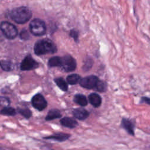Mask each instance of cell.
<instances>
[{
    "instance_id": "cell-10",
    "label": "cell",
    "mask_w": 150,
    "mask_h": 150,
    "mask_svg": "<svg viewBox=\"0 0 150 150\" xmlns=\"http://www.w3.org/2000/svg\"><path fill=\"white\" fill-rule=\"evenodd\" d=\"M73 114L76 118L79 120H84L89 116L88 111L83 108H77L73 110Z\"/></svg>"
},
{
    "instance_id": "cell-27",
    "label": "cell",
    "mask_w": 150,
    "mask_h": 150,
    "mask_svg": "<svg viewBox=\"0 0 150 150\" xmlns=\"http://www.w3.org/2000/svg\"><path fill=\"white\" fill-rule=\"evenodd\" d=\"M142 101H141V103H147L148 104H149V98H148V97H142Z\"/></svg>"
},
{
    "instance_id": "cell-19",
    "label": "cell",
    "mask_w": 150,
    "mask_h": 150,
    "mask_svg": "<svg viewBox=\"0 0 150 150\" xmlns=\"http://www.w3.org/2000/svg\"><path fill=\"white\" fill-rule=\"evenodd\" d=\"M80 76L77 74H71L69 75L67 78L66 80L69 84L74 85L79 82L80 80Z\"/></svg>"
},
{
    "instance_id": "cell-25",
    "label": "cell",
    "mask_w": 150,
    "mask_h": 150,
    "mask_svg": "<svg viewBox=\"0 0 150 150\" xmlns=\"http://www.w3.org/2000/svg\"><path fill=\"white\" fill-rule=\"evenodd\" d=\"M93 64V60L91 58L88 57L87 60H85V63L83 66V70H89L92 67Z\"/></svg>"
},
{
    "instance_id": "cell-5",
    "label": "cell",
    "mask_w": 150,
    "mask_h": 150,
    "mask_svg": "<svg viewBox=\"0 0 150 150\" xmlns=\"http://www.w3.org/2000/svg\"><path fill=\"white\" fill-rule=\"evenodd\" d=\"M62 59L61 66L63 69L67 71H73L76 68V60L71 56L66 55L63 56Z\"/></svg>"
},
{
    "instance_id": "cell-24",
    "label": "cell",
    "mask_w": 150,
    "mask_h": 150,
    "mask_svg": "<svg viewBox=\"0 0 150 150\" xmlns=\"http://www.w3.org/2000/svg\"><path fill=\"white\" fill-rule=\"evenodd\" d=\"M19 37L22 40H27L29 39L30 35L28 33V31L26 29H22L19 33Z\"/></svg>"
},
{
    "instance_id": "cell-20",
    "label": "cell",
    "mask_w": 150,
    "mask_h": 150,
    "mask_svg": "<svg viewBox=\"0 0 150 150\" xmlns=\"http://www.w3.org/2000/svg\"><path fill=\"white\" fill-rule=\"evenodd\" d=\"M0 66L5 71H10L12 70V63L9 60H0Z\"/></svg>"
},
{
    "instance_id": "cell-21",
    "label": "cell",
    "mask_w": 150,
    "mask_h": 150,
    "mask_svg": "<svg viewBox=\"0 0 150 150\" xmlns=\"http://www.w3.org/2000/svg\"><path fill=\"white\" fill-rule=\"evenodd\" d=\"M94 88L99 92H104L107 90V84L104 81L98 80Z\"/></svg>"
},
{
    "instance_id": "cell-8",
    "label": "cell",
    "mask_w": 150,
    "mask_h": 150,
    "mask_svg": "<svg viewBox=\"0 0 150 150\" xmlns=\"http://www.w3.org/2000/svg\"><path fill=\"white\" fill-rule=\"evenodd\" d=\"M98 80V78L97 76L91 75L80 79L79 81V84L83 88L87 89H93L94 88Z\"/></svg>"
},
{
    "instance_id": "cell-11",
    "label": "cell",
    "mask_w": 150,
    "mask_h": 150,
    "mask_svg": "<svg viewBox=\"0 0 150 150\" xmlns=\"http://www.w3.org/2000/svg\"><path fill=\"white\" fill-rule=\"evenodd\" d=\"M70 137V134L59 132V133L54 134L48 136V137H44V138L47 139H53V140L57 141L59 142H63V141H65L66 140L68 139Z\"/></svg>"
},
{
    "instance_id": "cell-9",
    "label": "cell",
    "mask_w": 150,
    "mask_h": 150,
    "mask_svg": "<svg viewBox=\"0 0 150 150\" xmlns=\"http://www.w3.org/2000/svg\"><path fill=\"white\" fill-rule=\"evenodd\" d=\"M121 127L125 129L128 134L131 135H134L135 124L132 120L128 118H122L121 120Z\"/></svg>"
},
{
    "instance_id": "cell-6",
    "label": "cell",
    "mask_w": 150,
    "mask_h": 150,
    "mask_svg": "<svg viewBox=\"0 0 150 150\" xmlns=\"http://www.w3.org/2000/svg\"><path fill=\"white\" fill-rule=\"evenodd\" d=\"M39 66V63L32 58L30 55H27L23 59L21 63L20 68L23 71L30 70L36 69Z\"/></svg>"
},
{
    "instance_id": "cell-16",
    "label": "cell",
    "mask_w": 150,
    "mask_h": 150,
    "mask_svg": "<svg viewBox=\"0 0 150 150\" xmlns=\"http://www.w3.org/2000/svg\"><path fill=\"white\" fill-rule=\"evenodd\" d=\"M0 114L6 116H14L16 114V111L13 107L6 106L0 110Z\"/></svg>"
},
{
    "instance_id": "cell-1",
    "label": "cell",
    "mask_w": 150,
    "mask_h": 150,
    "mask_svg": "<svg viewBox=\"0 0 150 150\" xmlns=\"http://www.w3.org/2000/svg\"><path fill=\"white\" fill-rule=\"evenodd\" d=\"M32 15V11L26 6L13 8L9 12V16L11 19L18 24L26 23L30 20Z\"/></svg>"
},
{
    "instance_id": "cell-23",
    "label": "cell",
    "mask_w": 150,
    "mask_h": 150,
    "mask_svg": "<svg viewBox=\"0 0 150 150\" xmlns=\"http://www.w3.org/2000/svg\"><path fill=\"white\" fill-rule=\"evenodd\" d=\"M11 101L10 100L6 97L4 96H0V106L4 107L6 106H9L10 105Z\"/></svg>"
},
{
    "instance_id": "cell-18",
    "label": "cell",
    "mask_w": 150,
    "mask_h": 150,
    "mask_svg": "<svg viewBox=\"0 0 150 150\" xmlns=\"http://www.w3.org/2000/svg\"><path fill=\"white\" fill-rule=\"evenodd\" d=\"M62 59L59 56H54L51 57L48 61V66L50 67L61 66Z\"/></svg>"
},
{
    "instance_id": "cell-2",
    "label": "cell",
    "mask_w": 150,
    "mask_h": 150,
    "mask_svg": "<svg viewBox=\"0 0 150 150\" xmlns=\"http://www.w3.org/2000/svg\"><path fill=\"white\" fill-rule=\"evenodd\" d=\"M57 51V47L53 41L49 39H40L34 45V52L40 56L47 53H54Z\"/></svg>"
},
{
    "instance_id": "cell-7",
    "label": "cell",
    "mask_w": 150,
    "mask_h": 150,
    "mask_svg": "<svg viewBox=\"0 0 150 150\" xmlns=\"http://www.w3.org/2000/svg\"><path fill=\"white\" fill-rule=\"evenodd\" d=\"M33 107L39 111L43 110L47 105V102L44 98V97L38 93L35 94L31 100Z\"/></svg>"
},
{
    "instance_id": "cell-4",
    "label": "cell",
    "mask_w": 150,
    "mask_h": 150,
    "mask_svg": "<svg viewBox=\"0 0 150 150\" xmlns=\"http://www.w3.org/2000/svg\"><path fill=\"white\" fill-rule=\"evenodd\" d=\"M0 30L5 38L8 39H13L18 35L16 27L7 21H3L0 23Z\"/></svg>"
},
{
    "instance_id": "cell-3",
    "label": "cell",
    "mask_w": 150,
    "mask_h": 150,
    "mask_svg": "<svg viewBox=\"0 0 150 150\" xmlns=\"http://www.w3.org/2000/svg\"><path fill=\"white\" fill-rule=\"evenodd\" d=\"M29 30L33 35L40 36L45 34L46 32V26L45 22L42 19L35 18L29 24Z\"/></svg>"
},
{
    "instance_id": "cell-12",
    "label": "cell",
    "mask_w": 150,
    "mask_h": 150,
    "mask_svg": "<svg viewBox=\"0 0 150 150\" xmlns=\"http://www.w3.org/2000/svg\"><path fill=\"white\" fill-rule=\"evenodd\" d=\"M60 124L62 125L69 128H74L78 125V122L75 119L68 117L62 118L60 120Z\"/></svg>"
},
{
    "instance_id": "cell-14",
    "label": "cell",
    "mask_w": 150,
    "mask_h": 150,
    "mask_svg": "<svg viewBox=\"0 0 150 150\" xmlns=\"http://www.w3.org/2000/svg\"><path fill=\"white\" fill-rule=\"evenodd\" d=\"M62 117V114L60 111L57 109H52L49 112L47 115L46 116L45 120L46 121H50L56 118H60Z\"/></svg>"
},
{
    "instance_id": "cell-26",
    "label": "cell",
    "mask_w": 150,
    "mask_h": 150,
    "mask_svg": "<svg viewBox=\"0 0 150 150\" xmlns=\"http://www.w3.org/2000/svg\"><path fill=\"white\" fill-rule=\"evenodd\" d=\"M70 36L72 37L76 43L79 42V32L76 29H71L70 31Z\"/></svg>"
},
{
    "instance_id": "cell-17",
    "label": "cell",
    "mask_w": 150,
    "mask_h": 150,
    "mask_svg": "<svg viewBox=\"0 0 150 150\" xmlns=\"http://www.w3.org/2000/svg\"><path fill=\"white\" fill-rule=\"evenodd\" d=\"M54 82L56 85L60 88L62 91H66L68 89V84L65 81V80L62 77H58L54 79Z\"/></svg>"
},
{
    "instance_id": "cell-22",
    "label": "cell",
    "mask_w": 150,
    "mask_h": 150,
    "mask_svg": "<svg viewBox=\"0 0 150 150\" xmlns=\"http://www.w3.org/2000/svg\"><path fill=\"white\" fill-rule=\"evenodd\" d=\"M17 111L26 118H29L32 116V112L28 108H18Z\"/></svg>"
},
{
    "instance_id": "cell-13",
    "label": "cell",
    "mask_w": 150,
    "mask_h": 150,
    "mask_svg": "<svg viewBox=\"0 0 150 150\" xmlns=\"http://www.w3.org/2000/svg\"><path fill=\"white\" fill-rule=\"evenodd\" d=\"M89 103L94 107L97 108L100 106L102 100L100 95L97 93H91L88 96Z\"/></svg>"
},
{
    "instance_id": "cell-15",
    "label": "cell",
    "mask_w": 150,
    "mask_h": 150,
    "mask_svg": "<svg viewBox=\"0 0 150 150\" xmlns=\"http://www.w3.org/2000/svg\"><path fill=\"white\" fill-rule=\"evenodd\" d=\"M74 101L75 103L83 107L87 105L88 104V101L86 96L81 94H77L74 96Z\"/></svg>"
}]
</instances>
